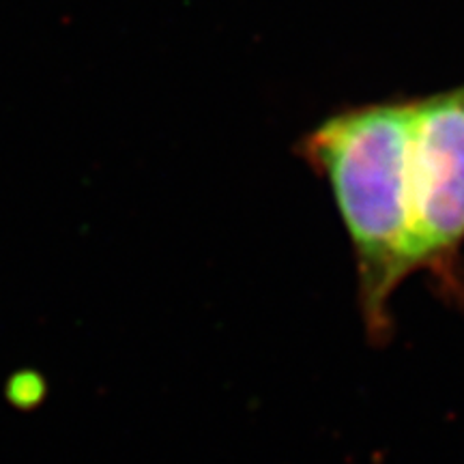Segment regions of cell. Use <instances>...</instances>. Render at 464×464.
<instances>
[{"mask_svg":"<svg viewBox=\"0 0 464 464\" xmlns=\"http://www.w3.org/2000/svg\"><path fill=\"white\" fill-rule=\"evenodd\" d=\"M413 271L464 312V84L411 97Z\"/></svg>","mask_w":464,"mask_h":464,"instance_id":"7a4b0ae2","label":"cell"},{"mask_svg":"<svg viewBox=\"0 0 464 464\" xmlns=\"http://www.w3.org/2000/svg\"><path fill=\"white\" fill-rule=\"evenodd\" d=\"M409 133L411 97H392L335 110L295 147L332 191L355 256L365 335L376 346L392 340V299L415 276Z\"/></svg>","mask_w":464,"mask_h":464,"instance_id":"6da1fadb","label":"cell"}]
</instances>
